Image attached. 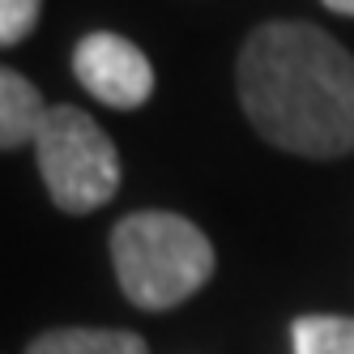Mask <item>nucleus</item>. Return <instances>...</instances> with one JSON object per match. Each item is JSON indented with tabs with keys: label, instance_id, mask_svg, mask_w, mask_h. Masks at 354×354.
I'll return each mask as SVG.
<instances>
[{
	"label": "nucleus",
	"instance_id": "obj_9",
	"mask_svg": "<svg viewBox=\"0 0 354 354\" xmlns=\"http://www.w3.org/2000/svg\"><path fill=\"white\" fill-rule=\"evenodd\" d=\"M324 9H333V13H342V17H354V0H320Z\"/></svg>",
	"mask_w": 354,
	"mask_h": 354
},
{
	"label": "nucleus",
	"instance_id": "obj_7",
	"mask_svg": "<svg viewBox=\"0 0 354 354\" xmlns=\"http://www.w3.org/2000/svg\"><path fill=\"white\" fill-rule=\"evenodd\" d=\"M290 346L295 354H354V316H299Z\"/></svg>",
	"mask_w": 354,
	"mask_h": 354
},
{
	"label": "nucleus",
	"instance_id": "obj_3",
	"mask_svg": "<svg viewBox=\"0 0 354 354\" xmlns=\"http://www.w3.org/2000/svg\"><path fill=\"white\" fill-rule=\"evenodd\" d=\"M39 175L64 214H94L120 188V154L82 107H47L35 133Z\"/></svg>",
	"mask_w": 354,
	"mask_h": 354
},
{
	"label": "nucleus",
	"instance_id": "obj_4",
	"mask_svg": "<svg viewBox=\"0 0 354 354\" xmlns=\"http://www.w3.org/2000/svg\"><path fill=\"white\" fill-rule=\"evenodd\" d=\"M73 73L98 103L120 111H133L154 94V68L145 52L111 30H94L73 47Z\"/></svg>",
	"mask_w": 354,
	"mask_h": 354
},
{
	"label": "nucleus",
	"instance_id": "obj_8",
	"mask_svg": "<svg viewBox=\"0 0 354 354\" xmlns=\"http://www.w3.org/2000/svg\"><path fill=\"white\" fill-rule=\"evenodd\" d=\"M43 0H0V47L21 43L39 26Z\"/></svg>",
	"mask_w": 354,
	"mask_h": 354
},
{
	"label": "nucleus",
	"instance_id": "obj_1",
	"mask_svg": "<svg viewBox=\"0 0 354 354\" xmlns=\"http://www.w3.org/2000/svg\"><path fill=\"white\" fill-rule=\"evenodd\" d=\"M239 103L269 145L303 158L354 154V56L312 21H265L248 35Z\"/></svg>",
	"mask_w": 354,
	"mask_h": 354
},
{
	"label": "nucleus",
	"instance_id": "obj_6",
	"mask_svg": "<svg viewBox=\"0 0 354 354\" xmlns=\"http://www.w3.org/2000/svg\"><path fill=\"white\" fill-rule=\"evenodd\" d=\"M26 354H149L145 342L129 328H47Z\"/></svg>",
	"mask_w": 354,
	"mask_h": 354
},
{
	"label": "nucleus",
	"instance_id": "obj_2",
	"mask_svg": "<svg viewBox=\"0 0 354 354\" xmlns=\"http://www.w3.org/2000/svg\"><path fill=\"white\" fill-rule=\"evenodd\" d=\"M111 261L133 308L167 312L214 277V243L184 214L141 209L115 222Z\"/></svg>",
	"mask_w": 354,
	"mask_h": 354
},
{
	"label": "nucleus",
	"instance_id": "obj_5",
	"mask_svg": "<svg viewBox=\"0 0 354 354\" xmlns=\"http://www.w3.org/2000/svg\"><path fill=\"white\" fill-rule=\"evenodd\" d=\"M47 107L39 90L13 68H0V149H17L35 141L39 124H43Z\"/></svg>",
	"mask_w": 354,
	"mask_h": 354
}]
</instances>
